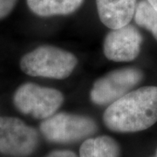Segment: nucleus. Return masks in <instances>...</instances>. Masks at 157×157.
Listing matches in <instances>:
<instances>
[{"mask_svg": "<svg viewBox=\"0 0 157 157\" xmlns=\"http://www.w3.org/2000/svg\"><path fill=\"white\" fill-rule=\"evenodd\" d=\"M153 157H154V156H153Z\"/></svg>", "mask_w": 157, "mask_h": 157, "instance_id": "nucleus-16", "label": "nucleus"}, {"mask_svg": "<svg viewBox=\"0 0 157 157\" xmlns=\"http://www.w3.org/2000/svg\"><path fill=\"white\" fill-rule=\"evenodd\" d=\"M84 0H26L28 8L42 17L67 16L78 10Z\"/></svg>", "mask_w": 157, "mask_h": 157, "instance_id": "nucleus-9", "label": "nucleus"}, {"mask_svg": "<svg viewBox=\"0 0 157 157\" xmlns=\"http://www.w3.org/2000/svg\"><path fill=\"white\" fill-rule=\"evenodd\" d=\"M157 121V86L134 90L113 102L103 113L107 128L117 133H136Z\"/></svg>", "mask_w": 157, "mask_h": 157, "instance_id": "nucleus-1", "label": "nucleus"}, {"mask_svg": "<svg viewBox=\"0 0 157 157\" xmlns=\"http://www.w3.org/2000/svg\"><path fill=\"white\" fill-rule=\"evenodd\" d=\"M143 37L133 25L114 29L106 35L103 52L109 60L128 62L139 56Z\"/></svg>", "mask_w": 157, "mask_h": 157, "instance_id": "nucleus-7", "label": "nucleus"}, {"mask_svg": "<svg viewBox=\"0 0 157 157\" xmlns=\"http://www.w3.org/2000/svg\"><path fill=\"white\" fill-rule=\"evenodd\" d=\"M137 0H96L101 23L111 30L129 25L134 17Z\"/></svg>", "mask_w": 157, "mask_h": 157, "instance_id": "nucleus-8", "label": "nucleus"}, {"mask_svg": "<svg viewBox=\"0 0 157 157\" xmlns=\"http://www.w3.org/2000/svg\"><path fill=\"white\" fill-rule=\"evenodd\" d=\"M17 1L18 0H0V19L5 18L11 13Z\"/></svg>", "mask_w": 157, "mask_h": 157, "instance_id": "nucleus-12", "label": "nucleus"}, {"mask_svg": "<svg viewBox=\"0 0 157 157\" xmlns=\"http://www.w3.org/2000/svg\"><path fill=\"white\" fill-rule=\"evenodd\" d=\"M121 149L116 140L107 135L88 138L79 147L78 157H121Z\"/></svg>", "mask_w": 157, "mask_h": 157, "instance_id": "nucleus-10", "label": "nucleus"}, {"mask_svg": "<svg viewBox=\"0 0 157 157\" xmlns=\"http://www.w3.org/2000/svg\"><path fill=\"white\" fill-rule=\"evenodd\" d=\"M143 78V72L136 67L120 68L111 71L95 80L90 92V100L98 106H109L131 92Z\"/></svg>", "mask_w": 157, "mask_h": 157, "instance_id": "nucleus-5", "label": "nucleus"}, {"mask_svg": "<svg viewBox=\"0 0 157 157\" xmlns=\"http://www.w3.org/2000/svg\"><path fill=\"white\" fill-rule=\"evenodd\" d=\"M147 1L157 11V0H147Z\"/></svg>", "mask_w": 157, "mask_h": 157, "instance_id": "nucleus-14", "label": "nucleus"}, {"mask_svg": "<svg viewBox=\"0 0 157 157\" xmlns=\"http://www.w3.org/2000/svg\"><path fill=\"white\" fill-rule=\"evenodd\" d=\"M78 64L76 56L59 47L41 45L25 54L20 59L23 73L33 77L64 79L69 77Z\"/></svg>", "mask_w": 157, "mask_h": 157, "instance_id": "nucleus-2", "label": "nucleus"}, {"mask_svg": "<svg viewBox=\"0 0 157 157\" xmlns=\"http://www.w3.org/2000/svg\"><path fill=\"white\" fill-rule=\"evenodd\" d=\"M154 157H157V148H156V151H155V156Z\"/></svg>", "mask_w": 157, "mask_h": 157, "instance_id": "nucleus-15", "label": "nucleus"}, {"mask_svg": "<svg viewBox=\"0 0 157 157\" xmlns=\"http://www.w3.org/2000/svg\"><path fill=\"white\" fill-rule=\"evenodd\" d=\"M45 157H78L75 153L67 149H59L49 153Z\"/></svg>", "mask_w": 157, "mask_h": 157, "instance_id": "nucleus-13", "label": "nucleus"}, {"mask_svg": "<svg viewBox=\"0 0 157 157\" xmlns=\"http://www.w3.org/2000/svg\"><path fill=\"white\" fill-rule=\"evenodd\" d=\"M98 124L93 118L70 113H58L44 120L39 131L51 143L70 144L88 139L97 133Z\"/></svg>", "mask_w": 157, "mask_h": 157, "instance_id": "nucleus-3", "label": "nucleus"}, {"mask_svg": "<svg viewBox=\"0 0 157 157\" xmlns=\"http://www.w3.org/2000/svg\"><path fill=\"white\" fill-rule=\"evenodd\" d=\"M134 19L136 25L150 32L157 41V11L147 0L137 2Z\"/></svg>", "mask_w": 157, "mask_h": 157, "instance_id": "nucleus-11", "label": "nucleus"}, {"mask_svg": "<svg viewBox=\"0 0 157 157\" xmlns=\"http://www.w3.org/2000/svg\"><path fill=\"white\" fill-rule=\"evenodd\" d=\"M64 100L60 91L31 82L18 86L13 95L14 106L19 112L39 120L55 114Z\"/></svg>", "mask_w": 157, "mask_h": 157, "instance_id": "nucleus-4", "label": "nucleus"}, {"mask_svg": "<svg viewBox=\"0 0 157 157\" xmlns=\"http://www.w3.org/2000/svg\"><path fill=\"white\" fill-rule=\"evenodd\" d=\"M38 131L15 117H0V154L27 157L37 150Z\"/></svg>", "mask_w": 157, "mask_h": 157, "instance_id": "nucleus-6", "label": "nucleus"}]
</instances>
